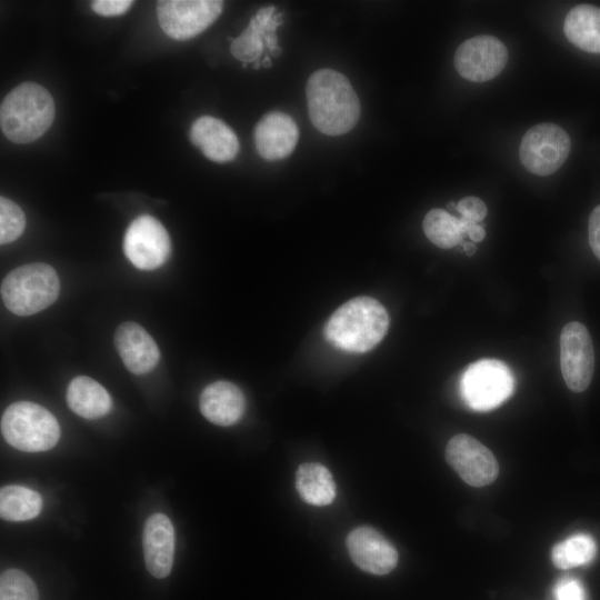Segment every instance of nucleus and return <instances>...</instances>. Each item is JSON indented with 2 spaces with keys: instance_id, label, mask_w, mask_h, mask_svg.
<instances>
[{
  "instance_id": "obj_1",
  "label": "nucleus",
  "mask_w": 600,
  "mask_h": 600,
  "mask_svg": "<svg viewBox=\"0 0 600 600\" xmlns=\"http://www.w3.org/2000/svg\"><path fill=\"white\" fill-rule=\"evenodd\" d=\"M309 118L327 136H341L358 123L361 108L350 81L333 69L313 72L306 87Z\"/></svg>"
},
{
  "instance_id": "obj_2",
  "label": "nucleus",
  "mask_w": 600,
  "mask_h": 600,
  "mask_svg": "<svg viewBox=\"0 0 600 600\" xmlns=\"http://www.w3.org/2000/svg\"><path fill=\"white\" fill-rule=\"evenodd\" d=\"M389 322V314L378 300L357 297L331 314L324 324L323 334L339 350L364 353L383 339Z\"/></svg>"
},
{
  "instance_id": "obj_3",
  "label": "nucleus",
  "mask_w": 600,
  "mask_h": 600,
  "mask_svg": "<svg viewBox=\"0 0 600 600\" xmlns=\"http://www.w3.org/2000/svg\"><path fill=\"white\" fill-rule=\"evenodd\" d=\"M54 113V101L49 91L38 83L23 82L1 102V130L14 143H29L50 128Z\"/></svg>"
},
{
  "instance_id": "obj_4",
  "label": "nucleus",
  "mask_w": 600,
  "mask_h": 600,
  "mask_svg": "<svg viewBox=\"0 0 600 600\" xmlns=\"http://www.w3.org/2000/svg\"><path fill=\"white\" fill-rule=\"evenodd\" d=\"M60 282L56 270L43 262L20 266L1 282L4 306L17 316H31L51 306L58 298Z\"/></svg>"
},
{
  "instance_id": "obj_5",
  "label": "nucleus",
  "mask_w": 600,
  "mask_h": 600,
  "mask_svg": "<svg viewBox=\"0 0 600 600\" xmlns=\"http://www.w3.org/2000/svg\"><path fill=\"white\" fill-rule=\"evenodd\" d=\"M1 432L10 446L26 452L47 451L60 438L56 417L44 407L30 401L14 402L4 410Z\"/></svg>"
},
{
  "instance_id": "obj_6",
  "label": "nucleus",
  "mask_w": 600,
  "mask_h": 600,
  "mask_svg": "<svg viewBox=\"0 0 600 600\" xmlns=\"http://www.w3.org/2000/svg\"><path fill=\"white\" fill-rule=\"evenodd\" d=\"M514 384V377L504 362L497 359H481L463 371L460 393L472 410L489 411L510 398Z\"/></svg>"
},
{
  "instance_id": "obj_7",
  "label": "nucleus",
  "mask_w": 600,
  "mask_h": 600,
  "mask_svg": "<svg viewBox=\"0 0 600 600\" xmlns=\"http://www.w3.org/2000/svg\"><path fill=\"white\" fill-rule=\"evenodd\" d=\"M570 148V138L561 127L542 122L524 133L519 148V157L529 172L549 176L564 163Z\"/></svg>"
},
{
  "instance_id": "obj_8",
  "label": "nucleus",
  "mask_w": 600,
  "mask_h": 600,
  "mask_svg": "<svg viewBox=\"0 0 600 600\" xmlns=\"http://www.w3.org/2000/svg\"><path fill=\"white\" fill-rule=\"evenodd\" d=\"M222 7L219 0H161L157 2V17L167 36L188 40L210 27Z\"/></svg>"
},
{
  "instance_id": "obj_9",
  "label": "nucleus",
  "mask_w": 600,
  "mask_h": 600,
  "mask_svg": "<svg viewBox=\"0 0 600 600\" xmlns=\"http://www.w3.org/2000/svg\"><path fill=\"white\" fill-rule=\"evenodd\" d=\"M122 248L136 268L150 271L166 263L171 254V240L159 220L143 214L127 228Z\"/></svg>"
},
{
  "instance_id": "obj_10",
  "label": "nucleus",
  "mask_w": 600,
  "mask_h": 600,
  "mask_svg": "<svg viewBox=\"0 0 600 600\" xmlns=\"http://www.w3.org/2000/svg\"><path fill=\"white\" fill-rule=\"evenodd\" d=\"M560 366L570 390L582 392L589 387L594 370V350L588 329L580 322H569L561 331Z\"/></svg>"
},
{
  "instance_id": "obj_11",
  "label": "nucleus",
  "mask_w": 600,
  "mask_h": 600,
  "mask_svg": "<svg viewBox=\"0 0 600 600\" xmlns=\"http://www.w3.org/2000/svg\"><path fill=\"white\" fill-rule=\"evenodd\" d=\"M446 459L459 477L472 487H484L496 480L499 466L493 453L473 437L459 433L446 447Z\"/></svg>"
},
{
  "instance_id": "obj_12",
  "label": "nucleus",
  "mask_w": 600,
  "mask_h": 600,
  "mask_svg": "<svg viewBox=\"0 0 600 600\" xmlns=\"http://www.w3.org/2000/svg\"><path fill=\"white\" fill-rule=\"evenodd\" d=\"M458 73L473 82H484L496 78L506 67V46L492 36H477L462 42L454 53Z\"/></svg>"
},
{
  "instance_id": "obj_13",
  "label": "nucleus",
  "mask_w": 600,
  "mask_h": 600,
  "mask_svg": "<svg viewBox=\"0 0 600 600\" xmlns=\"http://www.w3.org/2000/svg\"><path fill=\"white\" fill-rule=\"evenodd\" d=\"M347 548L352 561L373 574H387L398 563L393 544L370 527L353 529L347 537Z\"/></svg>"
},
{
  "instance_id": "obj_14",
  "label": "nucleus",
  "mask_w": 600,
  "mask_h": 600,
  "mask_svg": "<svg viewBox=\"0 0 600 600\" xmlns=\"http://www.w3.org/2000/svg\"><path fill=\"white\" fill-rule=\"evenodd\" d=\"M299 129L294 120L281 111L264 114L253 131L254 146L261 158L276 161L287 158L294 150Z\"/></svg>"
},
{
  "instance_id": "obj_15",
  "label": "nucleus",
  "mask_w": 600,
  "mask_h": 600,
  "mask_svg": "<svg viewBox=\"0 0 600 600\" xmlns=\"http://www.w3.org/2000/svg\"><path fill=\"white\" fill-rule=\"evenodd\" d=\"M114 346L126 368L134 374L150 372L160 358L153 338L140 324L128 321L114 332Z\"/></svg>"
},
{
  "instance_id": "obj_16",
  "label": "nucleus",
  "mask_w": 600,
  "mask_h": 600,
  "mask_svg": "<svg viewBox=\"0 0 600 600\" xmlns=\"http://www.w3.org/2000/svg\"><path fill=\"white\" fill-rule=\"evenodd\" d=\"M142 543L148 571L156 578H166L174 556V530L166 514L154 513L146 521Z\"/></svg>"
},
{
  "instance_id": "obj_17",
  "label": "nucleus",
  "mask_w": 600,
  "mask_h": 600,
  "mask_svg": "<svg viewBox=\"0 0 600 600\" xmlns=\"http://www.w3.org/2000/svg\"><path fill=\"white\" fill-rule=\"evenodd\" d=\"M190 140L211 161L228 162L239 152L234 131L222 120L211 116L198 118L190 128Z\"/></svg>"
},
{
  "instance_id": "obj_18",
  "label": "nucleus",
  "mask_w": 600,
  "mask_h": 600,
  "mask_svg": "<svg viewBox=\"0 0 600 600\" xmlns=\"http://www.w3.org/2000/svg\"><path fill=\"white\" fill-rule=\"evenodd\" d=\"M200 411L203 417L217 426H231L238 422L246 410L242 391L232 382L214 381L200 394Z\"/></svg>"
},
{
  "instance_id": "obj_19",
  "label": "nucleus",
  "mask_w": 600,
  "mask_h": 600,
  "mask_svg": "<svg viewBox=\"0 0 600 600\" xmlns=\"http://www.w3.org/2000/svg\"><path fill=\"white\" fill-rule=\"evenodd\" d=\"M281 22L282 13L276 12L273 6L259 9L242 33L232 40L231 54L243 63L258 62L266 47V37L276 33Z\"/></svg>"
},
{
  "instance_id": "obj_20",
  "label": "nucleus",
  "mask_w": 600,
  "mask_h": 600,
  "mask_svg": "<svg viewBox=\"0 0 600 600\" xmlns=\"http://www.w3.org/2000/svg\"><path fill=\"white\" fill-rule=\"evenodd\" d=\"M66 398L69 408L86 419L101 418L112 407L108 391L98 381L86 376L76 377L70 381Z\"/></svg>"
},
{
  "instance_id": "obj_21",
  "label": "nucleus",
  "mask_w": 600,
  "mask_h": 600,
  "mask_svg": "<svg viewBox=\"0 0 600 600\" xmlns=\"http://www.w3.org/2000/svg\"><path fill=\"white\" fill-rule=\"evenodd\" d=\"M563 31L579 49L600 53V8L592 4L573 7L564 19Z\"/></svg>"
},
{
  "instance_id": "obj_22",
  "label": "nucleus",
  "mask_w": 600,
  "mask_h": 600,
  "mask_svg": "<svg viewBox=\"0 0 600 600\" xmlns=\"http://www.w3.org/2000/svg\"><path fill=\"white\" fill-rule=\"evenodd\" d=\"M296 488L301 499L312 506L330 504L336 497L332 474L318 462H306L298 468Z\"/></svg>"
},
{
  "instance_id": "obj_23",
  "label": "nucleus",
  "mask_w": 600,
  "mask_h": 600,
  "mask_svg": "<svg viewBox=\"0 0 600 600\" xmlns=\"http://www.w3.org/2000/svg\"><path fill=\"white\" fill-rule=\"evenodd\" d=\"M42 509L41 496L22 486H6L0 490V516L7 521H27Z\"/></svg>"
},
{
  "instance_id": "obj_24",
  "label": "nucleus",
  "mask_w": 600,
  "mask_h": 600,
  "mask_svg": "<svg viewBox=\"0 0 600 600\" xmlns=\"http://www.w3.org/2000/svg\"><path fill=\"white\" fill-rule=\"evenodd\" d=\"M427 238L441 249H451L462 241L464 222L443 209L430 210L422 222Z\"/></svg>"
},
{
  "instance_id": "obj_25",
  "label": "nucleus",
  "mask_w": 600,
  "mask_h": 600,
  "mask_svg": "<svg viewBox=\"0 0 600 600\" xmlns=\"http://www.w3.org/2000/svg\"><path fill=\"white\" fill-rule=\"evenodd\" d=\"M596 553L594 539L587 533H577L553 546L551 560L557 568L571 569L591 562Z\"/></svg>"
},
{
  "instance_id": "obj_26",
  "label": "nucleus",
  "mask_w": 600,
  "mask_h": 600,
  "mask_svg": "<svg viewBox=\"0 0 600 600\" xmlns=\"http://www.w3.org/2000/svg\"><path fill=\"white\" fill-rule=\"evenodd\" d=\"M38 589L32 579L19 569L2 571L0 600H38Z\"/></svg>"
},
{
  "instance_id": "obj_27",
  "label": "nucleus",
  "mask_w": 600,
  "mask_h": 600,
  "mask_svg": "<svg viewBox=\"0 0 600 600\" xmlns=\"http://www.w3.org/2000/svg\"><path fill=\"white\" fill-rule=\"evenodd\" d=\"M26 218L21 208L8 198H0V243L17 240L23 232Z\"/></svg>"
},
{
  "instance_id": "obj_28",
  "label": "nucleus",
  "mask_w": 600,
  "mask_h": 600,
  "mask_svg": "<svg viewBox=\"0 0 600 600\" xmlns=\"http://www.w3.org/2000/svg\"><path fill=\"white\" fill-rule=\"evenodd\" d=\"M461 218L471 222H481L487 213L488 209L484 202L477 197H466L457 203L456 209Z\"/></svg>"
},
{
  "instance_id": "obj_29",
  "label": "nucleus",
  "mask_w": 600,
  "mask_h": 600,
  "mask_svg": "<svg viewBox=\"0 0 600 600\" xmlns=\"http://www.w3.org/2000/svg\"><path fill=\"white\" fill-rule=\"evenodd\" d=\"M556 600H587L582 583L571 577L559 580L553 589Z\"/></svg>"
},
{
  "instance_id": "obj_30",
  "label": "nucleus",
  "mask_w": 600,
  "mask_h": 600,
  "mask_svg": "<svg viewBox=\"0 0 600 600\" xmlns=\"http://www.w3.org/2000/svg\"><path fill=\"white\" fill-rule=\"evenodd\" d=\"M130 0H94L91 3L92 10L103 17L121 16L132 6Z\"/></svg>"
},
{
  "instance_id": "obj_31",
  "label": "nucleus",
  "mask_w": 600,
  "mask_h": 600,
  "mask_svg": "<svg viewBox=\"0 0 600 600\" xmlns=\"http://www.w3.org/2000/svg\"><path fill=\"white\" fill-rule=\"evenodd\" d=\"M588 233L591 250L600 260V204L592 210L589 217Z\"/></svg>"
},
{
  "instance_id": "obj_32",
  "label": "nucleus",
  "mask_w": 600,
  "mask_h": 600,
  "mask_svg": "<svg viewBox=\"0 0 600 600\" xmlns=\"http://www.w3.org/2000/svg\"><path fill=\"white\" fill-rule=\"evenodd\" d=\"M463 222H464V233L468 234V237L472 241L480 242L484 239L486 231L483 227L479 226L476 222H471L464 219H463Z\"/></svg>"
},
{
  "instance_id": "obj_33",
  "label": "nucleus",
  "mask_w": 600,
  "mask_h": 600,
  "mask_svg": "<svg viewBox=\"0 0 600 600\" xmlns=\"http://www.w3.org/2000/svg\"><path fill=\"white\" fill-rule=\"evenodd\" d=\"M463 250L466 251L468 256H473L477 248L472 242H466L463 246Z\"/></svg>"
},
{
  "instance_id": "obj_34",
  "label": "nucleus",
  "mask_w": 600,
  "mask_h": 600,
  "mask_svg": "<svg viewBox=\"0 0 600 600\" xmlns=\"http://www.w3.org/2000/svg\"><path fill=\"white\" fill-rule=\"evenodd\" d=\"M262 64L264 68H269L271 67V60L269 58H266L263 61H262Z\"/></svg>"
}]
</instances>
